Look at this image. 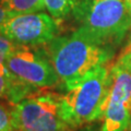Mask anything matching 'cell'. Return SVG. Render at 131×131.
<instances>
[{"label": "cell", "mask_w": 131, "mask_h": 131, "mask_svg": "<svg viewBox=\"0 0 131 131\" xmlns=\"http://www.w3.org/2000/svg\"><path fill=\"white\" fill-rule=\"evenodd\" d=\"M18 46L10 39H8L5 35L0 34V67L6 66V61L9 58L11 52Z\"/></svg>", "instance_id": "cell-12"}, {"label": "cell", "mask_w": 131, "mask_h": 131, "mask_svg": "<svg viewBox=\"0 0 131 131\" xmlns=\"http://www.w3.org/2000/svg\"><path fill=\"white\" fill-rule=\"evenodd\" d=\"M83 0H45L46 10L57 20L72 14Z\"/></svg>", "instance_id": "cell-10"}, {"label": "cell", "mask_w": 131, "mask_h": 131, "mask_svg": "<svg viewBox=\"0 0 131 131\" xmlns=\"http://www.w3.org/2000/svg\"><path fill=\"white\" fill-rule=\"evenodd\" d=\"M18 131H19V130H18Z\"/></svg>", "instance_id": "cell-19"}, {"label": "cell", "mask_w": 131, "mask_h": 131, "mask_svg": "<svg viewBox=\"0 0 131 131\" xmlns=\"http://www.w3.org/2000/svg\"><path fill=\"white\" fill-rule=\"evenodd\" d=\"M6 67L18 79L35 89L51 88L60 81L50 58L30 46L18 45L6 61Z\"/></svg>", "instance_id": "cell-7"}, {"label": "cell", "mask_w": 131, "mask_h": 131, "mask_svg": "<svg viewBox=\"0 0 131 131\" xmlns=\"http://www.w3.org/2000/svg\"><path fill=\"white\" fill-rule=\"evenodd\" d=\"M80 131H93L91 128H85V129H82V130H80Z\"/></svg>", "instance_id": "cell-15"}, {"label": "cell", "mask_w": 131, "mask_h": 131, "mask_svg": "<svg viewBox=\"0 0 131 131\" xmlns=\"http://www.w3.org/2000/svg\"><path fill=\"white\" fill-rule=\"evenodd\" d=\"M35 90L12 74L6 66L0 67V98L8 101L11 106L18 104Z\"/></svg>", "instance_id": "cell-8"}, {"label": "cell", "mask_w": 131, "mask_h": 131, "mask_svg": "<svg viewBox=\"0 0 131 131\" xmlns=\"http://www.w3.org/2000/svg\"><path fill=\"white\" fill-rule=\"evenodd\" d=\"M16 131H18V130H16Z\"/></svg>", "instance_id": "cell-18"}, {"label": "cell", "mask_w": 131, "mask_h": 131, "mask_svg": "<svg viewBox=\"0 0 131 131\" xmlns=\"http://www.w3.org/2000/svg\"><path fill=\"white\" fill-rule=\"evenodd\" d=\"M0 5L11 14H25L46 9L45 0H0Z\"/></svg>", "instance_id": "cell-9"}, {"label": "cell", "mask_w": 131, "mask_h": 131, "mask_svg": "<svg viewBox=\"0 0 131 131\" xmlns=\"http://www.w3.org/2000/svg\"><path fill=\"white\" fill-rule=\"evenodd\" d=\"M128 1V3H129V7H130V9H131V0H127Z\"/></svg>", "instance_id": "cell-16"}, {"label": "cell", "mask_w": 131, "mask_h": 131, "mask_svg": "<svg viewBox=\"0 0 131 131\" xmlns=\"http://www.w3.org/2000/svg\"><path fill=\"white\" fill-rule=\"evenodd\" d=\"M12 107L8 108V106L0 103V131H16Z\"/></svg>", "instance_id": "cell-11"}, {"label": "cell", "mask_w": 131, "mask_h": 131, "mask_svg": "<svg viewBox=\"0 0 131 131\" xmlns=\"http://www.w3.org/2000/svg\"><path fill=\"white\" fill-rule=\"evenodd\" d=\"M61 96L35 91L13 105L12 114L19 131H70L61 109Z\"/></svg>", "instance_id": "cell-4"}, {"label": "cell", "mask_w": 131, "mask_h": 131, "mask_svg": "<svg viewBox=\"0 0 131 131\" xmlns=\"http://www.w3.org/2000/svg\"><path fill=\"white\" fill-rule=\"evenodd\" d=\"M110 78L101 131H127L131 127V67L121 56L110 68Z\"/></svg>", "instance_id": "cell-5"}, {"label": "cell", "mask_w": 131, "mask_h": 131, "mask_svg": "<svg viewBox=\"0 0 131 131\" xmlns=\"http://www.w3.org/2000/svg\"><path fill=\"white\" fill-rule=\"evenodd\" d=\"M122 58H124L127 62H128L129 64H130V67H131V40H130V43H129V45L127 46V48L124 50V52L120 55Z\"/></svg>", "instance_id": "cell-14"}, {"label": "cell", "mask_w": 131, "mask_h": 131, "mask_svg": "<svg viewBox=\"0 0 131 131\" xmlns=\"http://www.w3.org/2000/svg\"><path fill=\"white\" fill-rule=\"evenodd\" d=\"M78 30L103 46L120 44L131 30V9L127 0H83L72 13Z\"/></svg>", "instance_id": "cell-3"}, {"label": "cell", "mask_w": 131, "mask_h": 131, "mask_svg": "<svg viewBox=\"0 0 131 131\" xmlns=\"http://www.w3.org/2000/svg\"><path fill=\"white\" fill-rule=\"evenodd\" d=\"M58 32L59 20L40 11L12 15L0 27V34L22 46L49 44Z\"/></svg>", "instance_id": "cell-6"}, {"label": "cell", "mask_w": 131, "mask_h": 131, "mask_svg": "<svg viewBox=\"0 0 131 131\" xmlns=\"http://www.w3.org/2000/svg\"><path fill=\"white\" fill-rule=\"evenodd\" d=\"M127 131H131V127H130V128H129L128 130H127Z\"/></svg>", "instance_id": "cell-17"}, {"label": "cell", "mask_w": 131, "mask_h": 131, "mask_svg": "<svg viewBox=\"0 0 131 131\" xmlns=\"http://www.w3.org/2000/svg\"><path fill=\"white\" fill-rule=\"evenodd\" d=\"M13 14H11L10 12H8L5 8H3L1 5H0V27L3 25V23H5L8 19L12 16Z\"/></svg>", "instance_id": "cell-13"}, {"label": "cell", "mask_w": 131, "mask_h": 131, "mask_svg": "<svg viewBox=\"0 0 131 131\" xmlns=\"http://www.w3.org/2000/svg\"><path fill=\"white\" fill-rule=\"evenodd\" d=\"M110 68L101 66L66 86L68 92L61 96V109L71 129L104 117L112 82Z\"/></svg>", "instance_id": "cell-2"}, {"label": "cell", "mask_w": 131, "mask_h": 131, "mask_svg": "<svg viewBox=\"0 0 131 131\" xmlns=\"http://www.w3.org/2000/svg\"><path fill=\"white\" fill-rule=\"evenodd\" d=\"M48 45V56L66 86L107 64L113 57L112 48L100 45L80 30L56 37Z\"/></svg>", "instance_id": "cell-1"}]
</instances>
